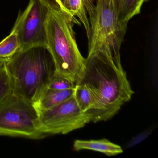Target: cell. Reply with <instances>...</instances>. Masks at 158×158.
<instances>
[{"mask_svg":"<svg viewBox=\"0 0 158 158\" xmlns=\"http://www.w3.org/2000/svg\"><path fill=\"white\" fill-rule=\"evenodd\" d=\"M79 84L85 85L94 98V105L86 114L95 123L113 117L134 93L123 69L116 65L104 50L89 53L76 85Z\"/></svg>","mask_w":158,"mask_h":158,"instance_id":"cell-1","label":"cell"},{"mask_svg":"<svg viewBox=\"0 0 158 158\" xmlns=\"http://www.w3.org/2000/svg\"><path fill=\"white\" fill-rule=\"evenodd\" d=\"M13 92L35 102L56 72L55 64L46 46L19 50L5 63Z\"/></svg>","mask_w":158,"mask_h":158,"instance_id":"cell-2","label":"cell"},{"mask_svg":"<svg viewBox=\"0 0 158 158\" xmlns=\"http://www.w3.org/2000/svg\"><path fill=\"white\" fill-rule=\"evenodd\" d=\"M72 18L61 10H49L46 23L47 47L56 72L75 82L81 78L85 59L81 55L72 27Z\"/></svg>","mask_w":158,"mask_h":158,"instance_id":"cell-3","label":"cell"},{"mask_svg":"<svg viewBox=\"0 0 158 158\" xmlns=\"http://www.w3.org/2000/svg\"><path fill=\"white\" fill-rule=\"evenodd\" d=\"M90 33L89 53L104 50L120 69V48L126 31L127 26L118 21L111 0H97L96 6L89 10Z\"/></svg>","mask_w":158,"mask_h":158,"instance_id":"cell-4","label":"cell"},{"mask_svg":"<svg viewBox=\"0 0 158 158\" xmlns=\"http://www.w3.org/2000/svg\"><path fill=\"white\" fill-rule=\"evenodd\" d=\"M0 136L39 139V112L33 102L12 91L0 103Z\"/></svg>","mask_w":158,"mask_h":158,"instance_id":"cell-5","label":"cell"},{"mask_svg":"<svg viewBox=\"0 0 158 158\" xmlns=\"http://www.w3.org/2000/svg\"><path fill=\"white\" fill-rule=\"evenodd\" d=\"M39 112L40 130L46 136L67 134L90 122L87 115L78 107L74 95L59 105Z\"/></svg>","mask_w":158,"mask_h":158,"instance_id":"cell-6","label":"cell"},{"mask_svg":"<svg viewBox=\"0 0 158 158\" xmlns=\"http://www.w3.org/2000/svg\"><path fill=\"white\" fill-rule=\"evenodd\" d=\"M49 10L40 0H30L23 12L19 14L13 29L18 35L20 50L47 46L46 23Z\"/></svg>","mask_w":158,"mask_h":158,"instance_id":"cell-7","label":"cell"},{"mask_svg":"<svg viewBox=\"0 0 158 158\" xmlns=\"http://www.w3.org/2000/svg\"><path fill=\"white\" fill-rule=\"evenodd\" d=\"M75 88L56 90L46 88L34 105L38 111L51 109L71 98L74 95Z\"/></svg>","mask_w":158,"mask_h":158,"instance_id":"cell-8","label":"cell"},{"mask_svg":"<svg viewBox=\"0 0 158 158\" xmlns=\"http://www.w3.org/2000/svg\"><path fill=\"white\" fill-rule=\"evenodd\" d=\"M73 147L77 151L88 150L100 152L108 156H114L123 152L121 146L106 139L98 140L77 139L74 142Z\"/></svg>","mask_w":158,"mask_h":158,"instance_id":"cell-9","label":"cell"},{"mask_svg":"<svg viewBox=\"0 0 158 158\" xmlns=\"http://www.w3.org/2000/svg\"><path fill=\"white\" fill-rule=\"evenodd\" d=\"M118 21L127 26L128 21L140 13L143 3L148 0H111Z\"/></svg>","mask_w":158,"mask_h":158,"instance_id":"cell-10","label":"cell"},{"mask_svg":"<svg viewBox=\"0 0 158 158\" xmlns=\"http://www.w3.org/2000/svg\"><path fill=\"white\" fill-rule=\"evenodd\" d=\"M85 0H65L62 10L72 18L78 16L83 23L88 37L90 33V24L85 11Z\"/></svg>","mask_w":158,"mask_h":158,"instance_id":"cell-11","label":"cell"},{"mask_svg":"<svg viewBox=\"0 0 158 158\" xmlns=\"http://www.w3.org/2000/svg\"><path fill=\"white\" fill-rule=\"evenodd\" d=\"M20 50L17 33L12 29L10 35L0 42V60H7Z\"/></svg>","mask_w":158,"mask_h":158,"instance_id":"cell-12","label":"cell"},{"mask_svg":"<svg viewBox=\"0 0 158 158\" xmlns=\"http://www.w3.org/2000/svg\"><path fill=\"white\" fill-rule=\"evenodd\" d=\"M74 97L80 110L85 114L90 110L94 105L93 96L85 85L79 84L76 85Z\"/></svg>","mask_w":158,"mask_h":158,"instance_id":"cell-13","label":"cell"},{"mask_svg":"<svg viewBox=\"0 0 158 158\" xmlns=\"http://www.w3.org/2000/svg\"><path fill=\"white\" fill-rule=\"evenodd\" d=\"M76 85L75 82L55 72L46 88L56 90H65L74 89Z\"/></svg>","mask_w":158,"mask_h":158,"instance_id":"cell-14","label":"cell"},{"mask_svg":"<svg viewBox=\"0 0 158 158\" xmlns=\"http://www.w3.org/2000/svg\"><path fill=\"white\" fill-rule=\"evenodd\" d=\"M12 91L10 77L4 63L0 66V103Z\"/></svg>","mask_w":158,"mask_h":158,"instance_id":"cell-15","label":"cell"},{"mask_svg":"<svg viewBox=\"0 0 158 158\" xmlns=\"http://www.w3.org/2000/svg\"><path fill=\"white\" fill-rule=\"evenodd\" d=\"M43 2L47 7L52 10H61L59 4L57 3L55 0H40Z\"/></svg>","mask_w":158,"mask_h":158,"instance_id":"cell-16","label":"cell"},{"mask_svg":"<svg viewBox=\"0 0 158 158\" xmlns=\"http://www.w3.org/2000/svg\"><path fill=\"white\" fill-rule=\"evenodd\" d=\"M56 2L59 4V6L61 10H62L63 8L64 4V1L65 0H55Z\"/></svg>","mask_w":158,"mask_h":158,"instance_id":"cell-17","label":"cell"},{"mask_svg":"<svg viewBox=\"0 0 158 158\" xmlns=\"http://www.w3.org/2000/svg\"><path fill=\"white\" fill-rule=\"evenodd\" d=\"M6 61H7L6 60H0V66H1L2 65H3V64L5 63Z\"/></svg>","mask_w":158,"mask_h":158,"instance_id":"cell-18","label":"cell"}]
</instances>
